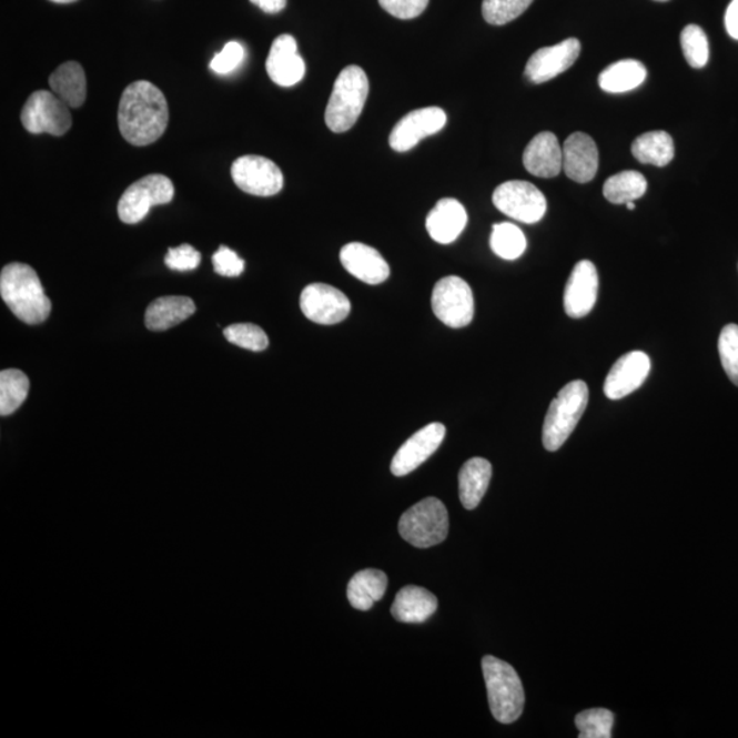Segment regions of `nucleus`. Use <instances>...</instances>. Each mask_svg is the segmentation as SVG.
Masks as SVG:
<instances>
[{
	"label": "nucleus",
	"instance_id": "f257e3e1",
	"mask_svg": "<svg viewBox=\"0 0 738 738\" xmlns=\"http://www.w3.org/2000/svg\"><path fill=\"white\" fill-rule=\"evenodd\" d=\"M169 117L168 100L152 82L134 81L123 91L118 127L129 144L145 146L155 143L166 132Z\"/></svg>",
	"mask_w": 738,
	"mask_h": 738
},
{
	"label": "nucleus",
	"instance_id": "f03ea898",
	"mask_svg": "<svg viewBox=\"0 0 738 738\" xmlns=\"http://www.w3.org/2000/svg\"><path fill=\"white\" fill-rule=\"evenodd\" d=\"M0 295L9 310L23 323L40 324L51 314V301L31 265H6L0 274Z\"/></svg>",
	"mask_w": 738,
	"mask_h": 738
},
{
	"label": "nucleus",
	"instance_id": "7ed1b4c3",
	"mask_svg": "<svg viewBox=\"0 0 738 738\" xmlns=\"http://www.w3.org/2000/svg\"><path fill=\"white\" fill-rule=\"evenodd\" d=\"M482 667L494 718L505 725L516 722L525 705L524 688L517 671L492 655L483 658Z\"/></svg>",
	"mask_w": 738,
	"mask_h": 738
},
{
	"label": "nucleus",
	"instance_id": "20e7f679",
	"mask_svg": "<svg viewBox=\"0 0 738 738\" xmlns=\"http://www.w3.org/2000/svg\"><path fill=\"white\" fill-rule=\"evenodd\" d=\"M370 93L368 77L360 67H347L334 82L326 109V123L334 133H345L354 127L364 110Z\"/></svg>",
	"mask_w": 738,
	"mask_h": 738
},
{
	"label": "nucleus",
	"instance_id": "39448f33",
	"mask_svg": "<svg viewBox=\"0 0 738 738\" xmlns=\"http://www.w3.org/2000/svg\"><path fill=\"white\" fill-rule=\"evenodd\" d=\"M588 397V386L583 381H573L560 390L548 407L543 424V446L546 451L557 452L569 439L587 410Z\"/></svg>",
	"mask_w": 738,
	"mask_h": 738
},
{
	"label": "nucleus",
	"instance_id": "423d86ee",
	"mask_svg": "<svg viewBox=\"0 0 738 738\" xmlns=\"http://www.w3.org/2000/svg\"><path fill=\"white\" fill-rule=\"evenodd\" d=\"M400 535L412 546L428 548L445 542L448 534L446 506L438 498H425L400 518Z\"/></svg>",
	"mask_w": 738,
	"mask_h": 738
},
{
	"label": "nucleus",
	"instance_id": "0eeeda50",
	"mask_svg": "<svg viewBox=\"0 0 738 738\" xmlns=\"http://www.w3.org/2000/svg\"><path fill=\"white\" fill-rule=\"evenodd\" d=\"M22 127L32 134L61 138L73 125L70 108L54 92L37 91L29 97L21 112Z\"/></svg>",
	"mask_w": 738,
	"mask_h": 738
},
{
	"label": "nucleus",
	"instance_id": "6e6552de",
	"mask_svg": "<svg viewBox=\"0 0 738 738\" xmlns=\"http://www.w3.org/2000/svg\"><path fill=\"white\" fill-rule=\"evenodd\" d=\"M173 198L174 185L166 175H146L123 192L118 203V216L127 224L139 223L152 206L169 204Z\"/></svg>",
	"mask_w": 738,
	"mask_h": 738
},
{
	"label": "nucleus",
	"instance_id": "1a4fd4ad",
	"mask_svg": "<svg viewBox=\"0 0 738 738\" xmlns=\"http://www.w3.org/2000/svg\"><path fill=\"white\" fill-rule=\"evenodd\" d=\"M431 305L435 316L452 328L468 326L475 315L474 293L459 276H446L436 282Z\"/></svg>",
	"mask_w": 738,
	"mask_h": 738
},
{
	"label": "nucleus",
	"instance_id": "9d476101",
	"mask_svg": "<svg viewBox=\"0 0 738 738\" xmlns=\"http://www.w3.org/2000/svg\"><path fill=\"white\" fill-rule=\"evenodd\" d=\"M493 203L512 220L534 224L543 220L547 200L539 189L527 181H507L495 189Z\"/></svg>",
	"mask_w": 738,
	"mask_h": 738
},
{
	"label": "nucleus",
	"instance_id": "9b49d317",
	"mask_svg": "<svg viewBox=\"0 0 738 738\" xmlns=\"http://www.w3.org/2000/svg\"><path fill=\"white\" fill-rule=\"evenodd\" d=\"M234 184L242 192L253 196L270 198L283 188V174L280 168L267 158L257 155L241 156L233 163Z\"/></svg>",
	"mask_w": 738,
	"mask_h": 738
},
{
	"label": "nucleus",
	"instance_id": "f8f14e48",
	"mask_svg": "<svg viewBox=\"0 0 738 738\" xmlns=\"http://www.w3.org/2000/svg\"><path fill=\"white\" fill-rule=\"evenodd\" d=\"M300 309L311 322L332 326L344 322L351 314V301L345 293L326 283H312L300 297Z\"/></svg>",
	"mask_w": 738,
	"mask_h": 738
},
{
	"label": "nucleus",
	"instance_id": "ddd939ff",
	"mask_svg": "<svg viewBox=\"0 0 738 738\" xmlns=\"http://www.w3.org/2000/svg\"><path fill=\"white\" fill-rule=\"evenodd\" d=\"M447 122L446 112L441 108L418 109L406 114L394 127L388 144L397 152H407L428 135L439 133Z\"/></svg>",
	"mask_w": 738,
	"mask_h": 738
},
{
	"label": "nucleus",
	"instance_id": "4468645a",
	"mask_svg": "<svg viewBox=\"0 0 738 738\" xmlns=\"http://www.w3.org/2000/svg\"><path fill=\"white\" fill-rule=\"evenodd\" d=\"M582 44L575 38L560 41L559 44L543 47L529 58L525 67V77L534 84H543L569 70L580 57Z\"/></svg>",
	"mask_w": 738,
	"mask_h": 738
},
{
	"label": "nucleus",
	"instance_id": "2eb2a0df",
	"mask_svg": "<svg viewBox=\"0 0 738 738\" xmlns=\"http://www.w3.org/2000/svg\"><path fill=\"white\" fill-rule=\"evenodd\" d=\"M445 436L446 427L442 423H431L418 429L395 453L392 462L393 475L401 477L412 474L438 451Z\"/></svg>",
	"mask_w": 738,
	"mask_h": 738
},
{
	"label": "nucleus",
	"instance_id": "dca6fc26",
	"mask_svg": "<svg viewBox=\"0 0 738 738\" xmlns=\"http://www.w3.org/2000/svg\"><path fill=\"white\" fill-rule=\"evenodd\" d=\"M599 276L595 264L582 260L575 265L566 283L564 306L566 315L573 319L587 316L598 300Z\"/></svg>",
	"mask_w": 738,
	"mask_h": 738
},
{
	"label": "nucleus",
	"instance_id": "f3484780",
	"mask_svg": "<svg viewBox=\"0 0 738 738\" xmlns=\"http://www.w3.org/2000/svg\"><path fill=\"white\" fill-rule=\"evenodd\" d=\"M651 371V362L645 352L624 354L613 365L605 381V394L609 400H621L636 392Z\"/></svg>",
	"mask_w": 738,
	"mask_h": 738
},
{
	"label": "nucleus",
	"instance_id": "a211bd4d",
	"mask_svg": "<svg viewBox=\"0 0 738 738\" xmlns=\"http://www.w3.org/2000/svg\"><path fill=\"white\" fill-rule=\"evenodd\" d=\"M265 69L270 79L280 87H293L304 79L305 62L299 54L297 41L291 34H281L274 40Z\"/></svg>",
	"mask_w": 738,
	"mask_h": 738
},
{
	"label": "nucleus",
	"instance_id": "6ab92c4d",
	"mask_svg": "<svg viewBox=\"0 0 738 738\" xmlns=\"http://www.w3.org/2000/svg\"><path fill=\"white\" fill-rule=\"evenodd\" d=\"M563 170L572 181L587 184L599 169V151L595 141L586 133H573L563 146Z\"/></svg>",
	"mask_w": 738,
	"mask_h": 738
},
{
	"label": "nucleus",
	"instance_id": "aec40b11",
	"mask_svg": "<svg viewBox=\"0 0 738 738\" xmlns=\"http://www.w3.org/2000/svg\"><path fill=\"white\" fill-rule=\"evenodd\" d=\"M341 263L347 273L368 285H380L390 276V265L374 247L351 242L341 250Z\"/></svg>",
	"mask_w": 738,
	"mask_h": 738
},
{
	"label": "nucleus",
	"instance_id": "412c9836",
	"mask_svg": "<svg viewBox=\"0 0 738 738\" xmlns=\"http://www.w3.org/2000/svg\"><path fill=\"white\" fill-rule=\"evenodd\" d=\"M564 153L557 135L550 132L536 134L525 148L524 168L539 179H554L563 171Z\"/></svg>",
	"mask_w": 738,
	"mask_h": 738
},
{
	"label": "nucleus",
	"instance_id": "4be33fe9",
	"mask_svg": "<svg viewBox=\"0 0 738 738\" xmlns=\"http://www.w3.org/2000/svg\"><path fill=\"white\" fill-rule=\"evenodd\" d=\"M468 223L464 205L456 199H442L429 211L425 228L429 237L438 244L447 245L456 241Z\"/></svg>",
	"mask_w": 738,
	"mask_h": 738
},
{
	"label": "nucleus",
	"instance_id": "5701e85b",
	"mask_svg": "<svg viewBox=\"0 0 738 738\" xmlns=\"http://www.w3.org/2000/svg\"><path fill=\"white\" fill-rule=\"evenodd\" d=\"M196 312L194 301L184 295H168L152 301L145 312V326L151 332H166Z\"/></svg>",
	"mask_w": 738,
	"mask_h": 738
},
{
	"label": "nucleus",
	"instance_id": "b1692460",
	"mask_svg": "<svg viewBox=\"0 0 738 738\" xmlns=\"http://www.w3.org/2000/svg\"><path fill=\"white\" fill-rule=\"evenodd\" d=\"M438 609V599L428 589L407 586L400 590L392 614L400 623L423 624Z\"/></svg>",
	"mask_w": 738,
	"mask_h": 738
},
{
	"label": "nucleus",
	"instance_id": "393cba45",
	"mask_svg": "<svg viewBox=\"0 0 738 738\" xmlns=\"http://www.w3.org/2000/svg\"><path fill=\"white\" fill-rule=\"evenodd\" d=\"M493 466L482 457L468 459L458 475L459 499L466 510L481 505L492 482Z\"/></svg>",
	"mask_w": 738,
	"mask_h": 738
},
{
	"label": "nucleus",
	"instance_id": "a878e982",
	"mask_svg": "<svg viewBox=\"0 0 738 738\" xmlns=\"http://www.w3.org/2000/svg\"><path fill=\"white\" fill-rule=\"evenodd\" d=\"M50 87L70 109H79L87 99L84 69L74 61L64 62L50 75Z\"/></svg>",
	"mask_w": 738,
	"mask_h": 738
},
{
	"label": "nucleus",
	"instance_id": "bb28decb",
	"mask_svg": "<svg viewBox=\"0 0 738 738\" xmlns=\"http://www.w3.org/2000/svg\"><path fill=\"white\" fill-rule=\"evenodd\" d=\"M387 583L385 572L364 569L352 577L347 586V598L354 609L368 611L375 601L386 594Z\"/></svg>",
	"mask_w": 738,
	"mask_h": 738
},
{
	"label": "nucleus",
	"instance_id": "cd10ccee",
	"mask_svg": "<svg viewBox=\"0 0 738 738\" xmlns=\"http://www.w3.org/2000/svg\"><path fill=\"white\" fill-rule=\"evenodd\" d=\"M647 79L645 64L636 59H624L606 68L599 75V87L607 93H625L636 90Z\"/></svg>",
	"mask_w": 738,
	"mask_h": 738
},
{
	"label": "nucleus",
	"instance_id": "c85d7f7f",
	"mask_svg": "<svg viewBox=\"0 0 738 738\" xmlns=\"http://www.w3.org/2000/svg\"><path fill=\"white\" fill-rule=\"evenodd\" d=\"M631 155L643 164L665 168L675 159V141L664 130L648 132L634 141Z\"/></svg>",
	"mask_w": 738,
	"mask_h": 738
},
{
	"label": "nucleus",
	"instance_id": "c756f323",
	"mask_svg": "<svg viewBox=\"0 0 738 738\" xmlns=\"http://www.w3.org/2000/svg\"><path fill=\"white\" fill-rule=\"evenodd\" d=\"M646 176L637 171H623L605 182L604 194L613 204H627L645 196Z\"/></svg>",
	"mask_w": 738,
	"mask_h": 738
},
{
	"label": "nucleus",
	"instance_id": "7c9ffc66",
	"mask_svg": "<svg viewBox=\"0 0 738 738\" xmlns=\"http://www.w3.org/2000/svg\"><path fill=\"white\" fill-rule=\"evenodd\" d=\"M28 376L22 371L11 368L0 372V415L10 416L26 403L29 394Z\"/></svg>",
	"mask_w": 738,
	"mask_h": 738
},
{
	"label": "nucleus",
	"instance_id": "2f4dec72",
	"mask_svg": "<svg viewBox=\"0 0 738 738\" xmlns=\"http://www.w3.org/2000/svg\"><path fill=\"white\" fill-rule=\"evenodd\" d=\"M489 245L495 255L505 260H516L527 250V239L516 224L504 222L494 224Z\"/></svg>",
	"mask_w": 738,
	"mask_h": 738
},
{
	"label": "nucleus",
	"instance_id": "473e14b6",
	"mask_svg": "<svg viewBox=\"0 0 738 738\" xmlns=\"http://www.w3.org/2000/svg\"><path fill=\"white\" fill-rule=\"evenodd\" d=\"M534 0H483L482 13L489 26H506L518 19Z\"/></svg>",
	"mask_w": 738,
	"mask_h": 738
},
{
	"label": "nucleus",
	"instance_id": "72a5a7b5",
	"mask_svg": "<svg viewBox=\"0 0 738 738\" xmlns=\"http://www.w3.org/2000/svg\"><path fill=\"white\" fill-rule=\"evenodd\" d=\"M223 335L230 344L251 352H263L267 350L270 344L264 330L252 323L232 324V326L223 330Z\"/></svg>",
	"mask_w": 738,
	"mask_h": 738
},
{
	"label": "nucleus",
	"instance_id": "f704fd0d",
	"mask_svg": "<svg viewBox=\"0 0 738 738\" xmlns=\"http://www.w3.org/2000/svg\"><path fill=\"white\" fill-rule=\"evenodd\" d=\"M681 49L685 59L694 69L705 68L710 58V46L699 26H688L681 32Z\"/></svg>",
	"mask_w": 738,
	"mask_h": 738
},
{
	"label": "nucleus",
	"instance_id": "c9c22d12",
	"mask_svg": "<svg viewBox=\"0 0 738 738\" xmlns=\"http://www.w3.org/2000/svg\"><path fill=\"white\" fill-rule=\"evenodd\" d=\"M576 726L582 738H610L614 714L606 708H590L576 716Z\"/></svg>",
	"mask_w": 738,
	"mask_h": 738
},
{
	"label": "nucleus",
	"instance_id": "e433bc0d",
	"mask_svg": "<svg viewBox=\"0 0 738 738\" xmlns=\"http://www.w3.org/2000/svg\"><path fill=\"white\" fill-rule=\"evenodd\" d=\"M720 363L724 365L726 375L738 386V326L728 324L720 332L718 341Z\"/></svg>",
	"mask_w": 738,
	"mask_h": 738
},
{
	"label": "nucleus",
	"instance_id": "4c0bfd02",
	"mask_svg": "<svg viewBox=\"0 0 738 738\" xmlns=\"http://www.w3.org/2000/svg\"><path fill=\"white\" fill-rule=\"evenodd\" d=\"M245 49L239 41H229L221 52L212 58L210 68L216 74L226 75L233 73L244 62Z\"/></svg>",
	"mask_w": 738,
	"mask_h": 738
},
{
	"label": "nucleus",
	"instance_id": "58836bf2",
	"mask_svg": "<svg viewBox=\"0 0 738 738\" xmlns=\"http://www.w3.org/2000/svg\"><path fill=\"white\" fill-rule=\"evenodd\" d=\"M164 263L170 270L193 271L202 263V255L192 245L184 244L170 247L166 257H164Z\"/></svg>",
	"mask_w": 738,
	"mask_h": 738
},
{
	"label": "nucleus",
	"instance_id": "ea45409f",
	"mask_svg": "<svg viewBox=\"0 0 738 738\" xmlns=\"http://www.w3.org/2000/svg\"><path fill=\"white\" fill-rule=\"evenodd\" d=\"M212 264H214L216 274L228 277L240 276L245 270L244 260L230 247L223 245L212 256Z\"/></svg>",
	"mask_w": 738,
	"mask_h": 738
},
{
	"label": "nucleus",
	"instance_id": "a19ab883",
	"mask_svg": "<svg viewBox=\"0 0 738 738\" xmlns=\"http://www.w3.org/2000/svg\"><path fill=\"white\" fill-rule=\"evenodd\" d=\"M429 0H380V4L388 14L400 20H412L423 14Z\"/></svg>",
	"mask_w": 738,
	"mask_h": 738
},
{
	"label": "nucleus",
	"instance_id": "79ce46f5",
	"mask_svg": "<svg viewBox=\"0 0 738 738\" xmlns=\"http://www.w3.org/2000/svg\"><path fill=\"white\" fill-rule=\"evenodd\" d=\"M725 27L731 39L738 40V0H731L725 16Z\"/></svg>",
	"mask_w": 738,
	"mask_h": 738
},
{
	"label": "nucleus",
	"instance_id": "37998d69",
	"mask_svg": "<svg viewBox=\"0 0 738 738\" xmlns=\"http://www.w3.org/2000/svg\"><path fill=\"white\" fill-rule=\"evenodd\" d=\"M251 2L262 9L264 13L277 14L286 8L287 0H251Z\"/></svg>",
	"mask_w": 738,
	"mask_h": 738
},
{
	"label": "nucleus",
	"instance_id": "c03bdc74",
	"mask_svg": "<svg viewBox=\"0 0 738 738\" xmlns=\"http://www.w3.org/2000/svg\"><path fill=\"white\" fill-rule=\"evenodd\" d=\"M51 2L67 4V3L77 2V0H51Z\"/></svg>",
	"mask_w": 738,
	"mask_h": 738
},
{
	"label": "nucleus",
	"instance_id": "a18cd8bd",
	"mask_svg": "<svg viewBox=\"0 0 738 738\" xmlns=\"http://www.w3.org/2000/svg\"><path fill=\"white\" fill-rule=\"evenodd\" d=\"M627 209L630 210V211H631V210H635V209H636V204H635V202H629V203H627Z\"/></svg>",
	"mask_w": 738,
	"mask_h": 738
},
{
	"label": "nucleus",
	"instance_id": "49530a36",
	"mask_svg": "<svg viewBox=\"0 0 738 738\" xmlns=\"http://www.w3.org/2000/svg\"><path fill=\"white\" fill-rule=\"evenodd\" d=\"M655 2H669V0H655Z\"/></svg>",
	"mask_w": 738,
	"mask_h": 738
}]
</instances>
